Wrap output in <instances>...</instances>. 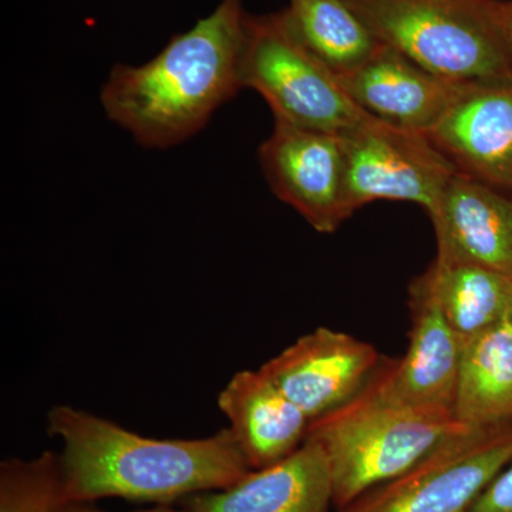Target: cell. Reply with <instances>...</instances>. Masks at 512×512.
<instances>
[{
    "instance_id": "cell-1",
    "label": "cell",
    "mask_w": 512,
    "mask_h": 512,
    "mask_svg": "<svg viewBox=\"0 0 512 512\" xmlns=\"http://www.w3.org/2000/svg\"><path fill=\"white\" fill-rule=\"evenodd\" d=\"M47 433L63 443L59 505L113 497L170 504L224 490L252 471L229 427L204 439H148L62 404L47 413Z\"/></svg>"
},
{
    "instance_id": "cell-2",
    "label": "cell",
    "mask_w": 512,
    "mask_h": 512,
    "mask_svg": "<svg viewBox=\"0 0 512 512\" xmlns=\"http://www.w3.org/2000/svg\"><path fill=\"white\" fill-rule=\"evenodd\" d=\"M247 18L242 0H221L150 62L117 64L101 90L107 117L148 148L177 146L197 134L244 89Z\"/></svg>"
},
{
    "instance_id": "cell-3",
    "label": "cell",
    "mask_w": 512,
    "mask_h": 512,
    "mask_svg": "<svg viewBox=\"0 0 512 512\" xmlns=\"http://www.w3.org/2000/svg\"><path fill=\"white\" fill-rule=\"evenodd\" d=\"M468 429L453 413L390 399L373 373L349 402L311 421L306 440L318 443L328 458L333 504L342 511Z\"/></svg>"
},
{
    "instance_id": "cell-4",
    "label": "cell",
    "mask_w": 512,
    "mask_h": 512,
    "mask_svg": "<svg viewBox=\"0 0 512 512\" xmlns=\"http://www.w3.org/2000/svg\"><path fill=\"white\" fill-rule=\"evenodd\" d=\"M382 45L423 69L470 84L512 77L498 0H346Z\"/></svg>"
},
{
    "instance_id": "cell-5",
    "label": "cell",
    "mask_w": 512,
    "mask_h": 512,
    "mask_svg": "<svg viewBox=\"0 0 512 512\" xmlns=\"http://www.w3.org/2000/svg\"><path fill=\"white\" fill-rule=\"evenodd\" d=\"M241 82L264 97L275 120L295 127L342 137L369 117L338 74L292 35L281 13L248 16Z\"/></svg>"
},
{
    "instance_id": "cell-6",
    "label": "cell",
    "mask_w": 512,
    "mask_h": 512,
    "mask_svg": "<svg viewBox=\"0 0 512 512\" xmlns=\"http://www.w3.org/2000/svg\"><path fill=\"white\" fill-rule=\"evenodd\" d=\"M511 461L512 430H464L340 512H468Z\"/></svg>"
},
{
    "instance_id": "cell-7",
    "label": "cell",
    "mask_w": 512,
    "mask_h": 512,
    "mask_svg": "<svg viewBox=\"0 0 512 512\" xmlns=\"http://www.w3.org/2000/svg\"><path fill=\"white\" fill-rule=\"evenodd\" d=\"M350 212L379 200L407 201L433 210L454 164L426 134L369 116L342 136Z\"/></svg>"
},
{
    "instance_id": "cell-8",
    "label": "cell",
    "mask_w": 512,
    "mask_h": 512,
    "mask_svg": "<svg viewBox=\"0 0 512 512\" xmlns=\"http://www.w3.org/2000/svg\"><path fill=\"white\" fill-rule=\"evenodd\" d=\"M259 161L276 197L315 231L332 234L352 217L342 137L275 120Z\"/></svg>"
},
{
    "instance_id": "cell-9",
    "label": "cell",
    "mask_w": 512,
    "mask_h": 512,
    "mask_svg": "<svg viewBox=\"0 0 512 512\" xmlns=\"http://www.w3.org/2000/svg\"><path fill=\"white\" fill-rule=\"evenodd\" d=\"M409 346L400 359H382L377 384L390 399L454 414L463 340L441 311L429 269L409 288Z\"/></svg>"
},
{
    "instance_id": "cell-10",
    "label": "cell",
    "mask_w": 512,
    "mask_h": 512,
    "mask_svg": "<svg viewBox=\"0 0 512 512\" xmlns=\"http://www.w3.org/2000/svg\"><path fill=\"white\" fill-rule=\"evenodd\" d=\"M383 357L349 333L318 328L296 340L261 370L313 421L355 397Z\"/></svg>"
},
{
    "instance_id": "cell-11",
    "label": "cell",
    "mask_w": 512,
    "mask_h": 512,
    "mask_svg": "<svg viewBox=\"0 0 512 512\" xmlns=\"http://www.w3.org/2000/svg\"><path fill=\"white\" fill-rule=\"evenodd\" d=\"M427 137L457 171L512 195V77L468 84Z\"/></svg>"
},
{
    "instance_id": "cell-12",
    "label": "cell",
    "mask_w": 512,
    "mask_h": 512,
    "mask_svg": "<svg viewBox=\"0 0 512 512\" xmlns=\"http://www.w3.org/2000/svg\"><path fill=\"white\" fill-rule=\"evenodd\" d=\"M429 217L437 261L483 266L512 279V195L457 171Z\"/></svg>"
},
{
    "instance_id": "cell-13",
    "label": "cell",
    "mask_w": 512,
    "mask_h": 512,
    "mask_svg": "<svg viewBox=\"0 0 512 512\" xmlns=\"http://www.w3.org/2000/svg\"><path fill=\"white\" fill-rule=\"evenodd\" d=\"M339 80L353 103L369 116L426 136L468 86L436 76L386 45Z\"/></svg>"
},
{
    "instance_id": "cell-14",
    "label": "cell",
    "mask_w": 512,
    "mask_h": 512,
    "mask_svg": "<svg viewBox=\"0 0 512 512\" xmlns=\"http://www.w3.org/2000/svg\"><path fill=\"white\" fill-rule=\"evenodd\" d=\"M332 505L328 458L312 440L274 466L252 470L231 487L183 501L190 512H330Z\"/></svg>"
},
{
    "instance_id": "cell-15",
    "label": "cell",
    "mask_w": 512,
    "mask_h": 512,
    "mask_svg": "<svg viewBox=\"0 0 512 512\" xmlns=\"http://www.w3.org/2000/svg\"><path fill=\"white\" fill-rule=\"evenodd\" d=\"M218 406L252 470L274 466L295 453L311 424L261 369L235 373L221 390Z\"/></svg>"
},
{
    "instance_id": "cell-16",
    "label": "cell",
    "mask_w": 512,
    "mask_h": 512,
    "mask_svg": "<svg viewBox=\"0 0 512 512\" xmlns=\"http://www.w3.org/2000/svg\"><path fill=\"white\" fill-rule=\"evenodd\" d=\"M454 416L471 429L512 430L510 318L463 340Z\"/></svg>"
},
{
    "instance_id": "cell-17",
    "label": "cell",
    "mask_w": 512,
    "mask_h": 512,
    "mask_svg": "<svg viewBox=\"0 0 512 512\" xmlns=\"http://www.w3.org/2000/svg\"><path fill=\"white\" fill-rule=\"evenodd\" d=\"M281 15L298 42L339 77L362 66L382 46L346 0H289Z\"/></svg>"
},
{
    "instance_id": "cell-18",
    "label": "cell",
    "mask_w": 512,
    "mask_h": 512,
    "mask_svg": "<svg viewBox=\"0 0 512 512\" xmlns=\"http://www.w3.org/2000/svg\"><path fill=\"white\" fill-rule=\"evenodd\" d=\"M429 271L441 311L461 340L510 318L511 278L483 266L444 264L437 259Z\"/></svg>"
},
{
    "instance_id": "cell-19",
    "label": "cell",
    "mask_w": 512,
    "mask_h": 512,
    "mask_svg": "<svg viewBox=\"0 0 512 512\" xmlns=\"http://www.w3.org/2000/svg\"><path fill=\"white\" fill-rule=\"evenodd\" d=\"M59 507L57 454L8 458L0 464V512H56Z\"/></svg>"
},
{
    "instance_id": "cell-20",
    "label": "cell",
    "mask_w": 512,
    "mask_h": 512,
    "mask_svg": "<svg viewBox=\"0 0 512 512\" xmlns=\"http://www.w3.org/2000/svg\"><path fill=\"white\" fill-rule=\"evenodd\" d=\"M468 512H512V461L488 484Z\"/></svg>"
},
{
    "instance_id": "cell-21",
    "label": "cell",
    "mask_w": 512,
    "mask_h": 512,
    "mask_svg": "<svg viewBox=\"0 0 512 512\" xmlns=\"http://www.w3.org/2000/svg\"><path fill=\"white\" fill-rule=\"evenodd\" d=\"M498 20L512 59V0H498Z\"/></svg>"
},
{
    "instance_id": "cell-22",
    "label": "cell",
    "mask_w": 512,
    "mask_h": 512,
    "mask_svg": "<svg viewBox=\"0 0 512 512\" xmlns=\"http://www.w3.org/2000/svg\"><path fill=\"white\" fill-rule=\"evenodd\" d=\"M56 512H109L99 510V508L90 507L89 504H62L57 507ZM137 512H190L185 510H173V508L158 507L153 510L137 511Z\"/></svg>"
},
{
    "instance_id": "cell-23",
    "label": "cell",
    "mask_w": 512,
    "mask_h": 512,
    "mask_svg": "<svg viewBox=\"0 0 512 512\" xmlns=\"http://www.w3.org/2000/svg\"><path fill=\"white\" fill-rule=\"evenodd\" d=\"M510 320H511V323H512V311H511V315H510Z\"/></svg>"
}]
</instances>
